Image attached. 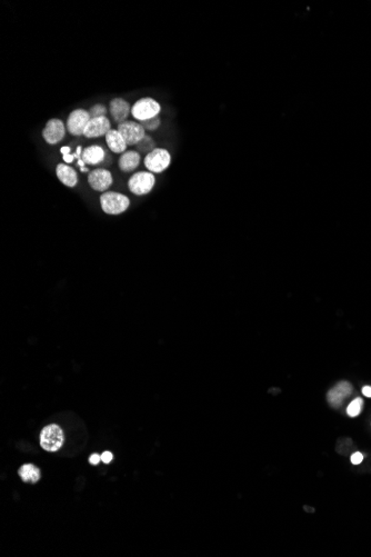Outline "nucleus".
Instances as JSON below:
<instances>
[{"mask_svg": "<svg viewBox=\"0 0 371 557\" xmlns=\"http://www.w3.org/2000/svg\"><path fill=\"white\" fill-rule=\"evenodd\" d=\"M100 206L108 215H120L130 206V199L117 191H106L100 196Z\"/></svg>", "mask_w": 371, "mask_h": 557, "instance_id": "nucleus-1", "label": "nucleus"}, {"mask_svg": "<svg viewBox=\"0 0 371 557\" xmlns=\"http://www.w3.org/2000/svg\"><path fill=\"white\" fill-rule=\"evenodd\" d=\"M156 178L150 171H138L135 172L128 182V188L133 195L145 196L149 194L155 187Z\"/></svg>", "mask_w": 371, "mask_h": 557, "instance_id": "nucleus-2", "label": "nucleus"}, {"mask_svg": "<svg viewBox=\"0 0 371 557\" xmlns=\"http://www.w3.org/2000/svg\"><path fill=\"white\" fill-rule=\"evenodd\" d=\"M171 163V156L167 149L156 148L151 152L147 153L144 161L145 167L150 172L161 174L167 169Z\"/></svg>", "mask_w": 371, "mask_h": 557, "instance_id": "nucleus-3", "label": "nucleus"}, {"mask_svg": "<svg viewBox=\"0 0 371 557\" xmlns=\"http://www.w3.org/2000/svg\"><path fill=\"white\" fill-rule=\"evenodd\" d=\"M161 107L160 104L153 98H142L135 102L131 107V115L138 121H144L159 116Z\"/></svg>", "mask_w": 371, "mask_h": 557, "instance_id": "nucleus-4", "label": "nucleus"}, {"mask_svg": "<svg viewBox=\"0 0 371 557\" xmlns=\"http://www.w3.org/2000/svg\"><path fill=\"white\" fill-rule=\"evenodd\" d=\"M63 444V433L61 428L51 424L43 428L40 433V445L44 451L47 452H57L60 450Z\"/></svg>", "mask_w": 371, "mask_h": 557, "instance_id": "nucleus-5", "label": "nucleus"}, {"mask_svg": "<svg viewBox=\"0 0 371 557\" xmlns=\"http://www.w3.org/2000/svg\"><path fill=\"white\" fill-rule=\"evenodd\" d=\"M90 116L89 113L86 109L82 108H78L69 114L67 118V130L69 133H72L73 136L80 137L84 136V132L86 127L90 120Z\"/></svg>", "mask_w": 371, "mask_h": 557, "instance_id": "nucleus-6", "label": "nucleus"}, {"mask_svg": "<svg viewBox=\"0 0 371 557\" xmlns=\"http://www.w3.org/2000/svg\"><path fill=\"white\" fill-rule=\"evenodd\" d=\"M117 130L123 136L128 146H136L146 136L145 128L137 121L127 120L125 123L118 125Z\"/></svg>", "mask_w": 371, "mask_h": 557, "instance_id": "nucleus-7", "label": "nucleus"}, {"mask_svg": "<svg viewBox=\"0 0 371 557\" xmlns=\"http://www.w3.org/2000/svg\"><path fill=\"white\" fill-rule=\"evenodd\" d=\"M65 124L58 118H51L47 121L42 130V137L44 142L49 145L59 144L66 135Z\"/></svg>", "mask_w": 371, "mask_h": 557, "instance_id": "nucleus-8", "label": "nucleus"}, {"mask_svg": "<svg viewBox=\"0 0 371 557\" xmlns=\"http://www.w3.org/2000/svg\"><path fill=\"white\" fill-rule=\"evenodd\" d=\"M113 183L111 172L104 168L95 169L88 175V184L95 191L106 193Z\"/></svg>", "mask_w": 371, "mask_h": 557, "instance_id": "nucleus-9", "label": "nucleus"}, {"mask_svg": "<svg viewBox=\"0 0 371 557\" xmlns=\"http://www.w3.org/2000/svg\"><path fill=\"white\" fill-rule=\"evenodd\" d=\"M110 130H111V124H110V120L107 117L91 118L90 120H89V123L86 127L84 136L89 139L99 138L102 136H106Z\"/></svg>", "mask_w": 371, "mask_h": 557, "instance_id": "nucleus-10", "label": "nucleus"}, {"mask_svg": "<svg viewBox=\"0 0 371 557\" xmlns=\"http://www.w3.org/2000/svg\"><path fill=\"white\" fill-rule=\"evenodd\" d=\"M109 113L114 123L120 125L128 120V117L131 113V107L127 100L123 98H114L110 101Z\"/></svg>", "mask_w": 371, "mask_h": 557, "instance_id": "nucleus-11", "label": "nucleus"}, {"mask_svg": "<svg viewBox=\"0 0 371 557\" xmlns=\"http://www.w3.org/2000/svg\"><path fill=\"white\" fill-rule=\"evenodd\" d=\"M351 393H353V386L348 382H341L329 390L327 398L332 406L338 407L341 405L343 399L350 396Z\"/></svg>", "mask_w": 371, "mask_h": 557, "instance_id": "nucleus-12", "label": "nucleus"}, {"mask_svg": "<svg viewBox=\"0 0 371 557\" xmlns=\"http://www.w3.org/2000/svg\"><path fill=\"white\" fill-rule=\"evenodd\" d=\"M140 161H142V155L137 150H126L119 157V169L123 172H131L138 168Z\"/></svg>", "mask_w": 371, "mask_h": 557, "instance_id": "nucleus-13", "label": "nucleus"}, {"mask_svg": "<svg viewBox=\"0 0 371 557\" xmlns=\"http://www.w3.org/2000/svg\"><path fill=\"white\" fill-rule=\"evenodd\" d=\"M56 175L59 181L67 186V187L74 188L78 184V174L77 171L66 164H58L56 167Z\"/></svg>", "mask_w": 371, "mask_h": 557, "instance_id": "nucleus-14", "label": "nucleus"}, {"mask_svg": "<svg viewBox=\"0 0 371 557\" xmlns=\"http://www.w3.org/2000/svg\"><path fill=\"white\" fill-rule=\"evenodd\" d=\"M105 156H106V152L104 149H102V147L98 145H91L82 150L81 159L85 162V164L95 166L104 162Z\"/></svg>", "mask_w": 371, "mask_h": 557, "instance_id": "nucleus-15", "label": "nucleus"}, {"mask_svg": "<svg viewBox=\"0 0 371 557\" xmlns=\"http://www.w3.org/2000/svg\"><path fill=\"white\" fill-rule=\"evenodd\" d=\"M105 137H106V143L112 152L124 153L126 151L128 145L126 144L125 139L120 135V132L117 129H111Z\"/></svg>", "mask_w": 371, "mask_h": 557, "instance_id": "nucleus-16", "label": "nucleus"}, {"mask_svg": "<svg viewBox=\"0 0 371 557\" xmlns=\"http://www.w3.org/2000/svg\"><path fill=\"white\" fill-rule=\"evenodd\" d=\"M19 476L21 477L25 483L35 484L40 479V471L37 466L33 464L22 465L19 470Z\"/></svg>", "mask_w": 371, "mask_h": 557, "instance_id": "nucleus-17", "label": "nucleus"}, {"mask_svg": "<svg viewBox=\"0 0 371 557\" xmlns=\"http://www.w3.org/2000/svg\"><path fill=\"white\" fill-rule=\"evenodd\" d=\"M135 147H136V150L139 153H146L147 155V153L151 152L153 149H156V143L149 135H147L146 133V136L143 138V140H140Z\"/></svg>", "mask_w": 371, "mask_h": 557, "instance_id": "nucleus-18", "label": "nucleus"}, {"mask_svg": "<svg viewBox=\"0 0 371 557\" xmlns=\"http://www.w3.org/2000/svg\"><path fill=\"white\" fill-rule=\"evenodd\" d=\"M362 404H363V402H362V399L360 398V397H358V398L354 399L353 402L350 403L348 408H347V414L350 416V417H356V416H358L360 414L361 409H362Z\"/></svg>", "mask_w": 371, "mask_h": 557, "instance_id": "nucleus-19", "label": "nucleus"}, {"mask_svg": "<svg viewBox=\"0 0 371 557\" xmlns=\"http://www.w3.org/2000/svg\"><path fill=\"white\" fill-rule=\"evenodd\" d=\"M139 123L145 128L146 131H153L158 129L159 126H160L161 124V120L160 118H159V116H157V117H153L144 121H139Z\"/></svg>", "mask_w": 371, "mask_h": 557, "instance_id": "nucleus-20", "label": "nucleus"}, {"mask_svg": "<svg viewBox=\"0 0 371 557\" xmlns=\"http://www.w3.org/2000/svg\"><path fill=\"white\" fill-rule=\"evenodd\" d=\"M107 108L101 105V104H96L94 105L92 107L89 108V116H90V118H99V117H106V114H107Z\"/></svg>", "mask_w": 371, "mask_h": 557, "instance_id": "nucleus-21", "label": "nucleus"}, {"mask_svg": "<svg viewBox=\"0 0 371 557\" xmlns=\"http://www.w3.org/2000/svg\"><path fill=\"white\" fill-rule=\"evenodd\" d=\"M362 460H363V455L361 453L357 452V453H355V454H353V455H351V463H353L354 465L360 464Z\"/></svg>", "mask_w": 371, "mask_h": 557, "instance_id": "nucleus-22", "label": "nucleus"}, {"mask_svg": "<svg viewBox=\"0 0 371 557\" xmlns=\"http://www.w3.org/2000/svg\"><path fill=\"white\" fill-rule=\"evenodd\" d=\"M112 458H113V456H112V454H111L110 452H105V453L101 455V460H102V462H104L105 464H109V463L111 462V460H112Z\"/></svg>", "mask_w": 371, "mask_h": 557, "instance_id": "nucleus-23", "label": "nucleus"}, {"mask_svg": "<svg viewBox=\"0 0 371 557\" xmlns=\"http://www.w3.org/2000/svg\"><path fill=\"white\" fill-rule=\"evenodd\" d=\"M100 460H101V456H99L98 454H92V455L89 457V463L92 465H97Z\"/></svg>", "mask_w": 371, "mask_h": 557, "instance_id": "nucleus-24", "label": "nucleus"}, {"mask_svg": "<svg viewBox=\"0 0 371 557\" xmlns=\"http://www.w3.org/2000/svg\"><path fill=\"white\" fill-rule=\"evenodd\" d=\"M62 158H63V162H65V163L72 164L74 162L75 156H74V153H69V155H63Z\"/></svg>", "mask_w": 371, "mask_h": 557, "instance_id": "nucleus-25", "label": "nucleus"}, {"mask_svg": "<svg viewBox=\"0 0 371 557\" xmlns=\"http://www.w3.org/2000/svg\"><path fill=\"white\" fill-rule=\"evenodd\" d=\"M362 394L370 398V397H371V387L370 386H364L362 388Z\"/></svg>", "mask_w": 371, "mask_h": 557, "instance_id": "nucleus-26", "label": "nucleus"}, {"mask_svg": "<svg viewBox=\"0 0 371 557\" xmlns=\"http://www.w3.org/2000/svg\"><path fill=\"white\" fill-rule=\"evenodd\" d=\"M60 151H61L62 155H69L70 148H69V147H62V148L60 149Z\"/></svg>", "mask_w": 371, "mask_h": 557, "instance_id": "nucleus-27", "label": "nucleus"}, {"mask_svg": "<svg viewBox=\"0 0 371 557\" xmlns=\"http://www.w3.org/2000/svg\"><path fill=\"white\" fill-rule=\"evenodd\" d=\"M77 165H78L80 168H82V167H85L86 164H85L84 161H82V159H79V161H77Z\"/></svg>", "mask_w": 371, "mask_h": 557, "instance_id": "nucleus-28", "label": "nucleus"}, {"mask_svg": "<svg viewBox=\"0 0 371 557\" xmlns=\"http://www.w3.org/2000/svg\"><path fill=\"white\" fill-rule=\"evenodd\" d=\"M80 170H81L82 172H88V168H86V167H82V168H80Z\"/></svg>", "mask_w": 371, "mask_h": 557, "instance_id": "nucleus-29", "label": "nucleus"}]
</instances>
